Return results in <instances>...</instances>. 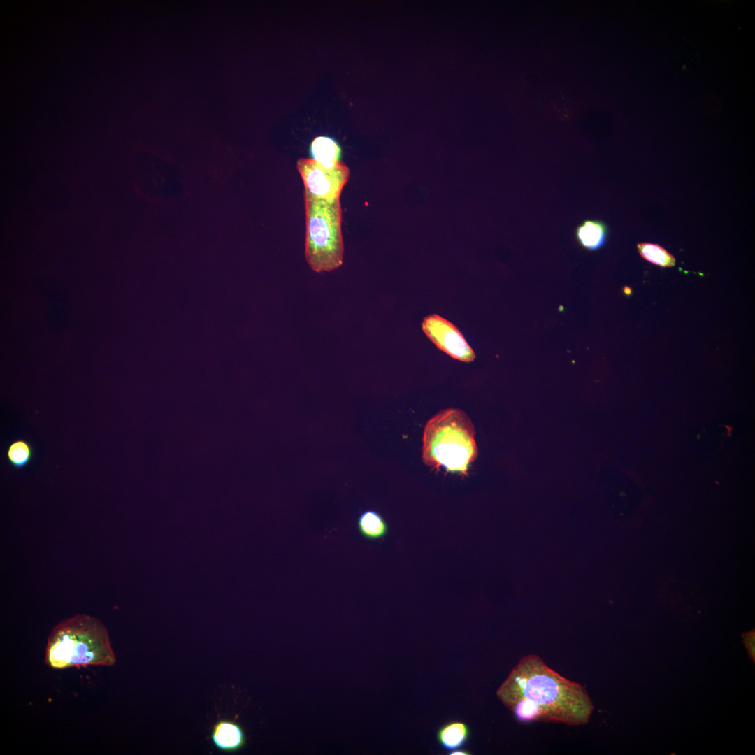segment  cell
Returning a JSON list of instances; mask_svg holds the SVG:
<instances>
[{
  "label": "cell",
  "mask_w": 755,
  "mask_h": 755,
  "mask_svg": "<svg viewBox=\"0 0 755 755\" xmlns=\"http://www.w3.org/2000/svg\"><path fill=\"white\" fill-rule=\"evenodd\" d=\"M508 707L525 699L538 707L545 722L587 724L594 706L587 690L549 668L538 655L523 656L496 691Z\"/></svg>",
  "instance_id": "6da1fadb"
},
{
  "label": "cell",
  "mask_w": 755,
  "mask_h": 755,
  "mask_svg": "<svg viewBox=\"0 0 755 755\" xmlns=\"http://www.w3.org/2000/svg\"><path fill=\"white\" fill-rule=\"evenodd\" d=\"M45 662L52 669H66L111 666L116 659L104 624L96 617L79 614L53 627L48 638Z\"/></svg>",
  "instance_id": "7a4b0ae2"
},
{
  "label": "cell",
  "mask_w": 755,
  "mask_h": 755,
  "mask_svg": "<svg viewBox=\"0 0 755 755\" xmlns=\"http://www.w3.org/2000/svg\"><path fill=\"white\" fill-rule=\"evenodd\" d=\"M474 426L462 410L449 408L439 411L424 426L422 438L424 463L431 469L468 475L477 456Z\"/></svg>",
  "instance_id": "3957f363"
},
{
  "label": "cell",
  "mask_w": 755,
  "mask_h": 755,
  "mask_svg": "<svg viewBox=\"0 0 755 755\" xmlns=\"http://www.w3.org/2000/svg\"><path fill=\"white\" fill-rule=\"evenodd\" d=\"M307 263L317 273L331 271L343 264L342 210L340 199L327 201L304 192Z\"/></svg>",
  "instance_id": "277c9868"
},
{
  "label": "cell",
  "mask_w": 755,
  "mask_h": 755,
  "mask_svg": "<svg viewBox=\"0 0 755 755\" xmlns=\"http://www.w3.org/2000/svg\"><path fill=\"white\" fill-rule=\"evenodd\" d=\"M296 168L303 182L304 192L327 201L340 199L350 178L349 168L342 161L333 168H326L312 159L301 158L297 161Z\"/></svg>",
  "instance_id": "5b68a950"
},
{
  "label": "cell",
  "mask_w": 755,
  "mask_h": 755,
  "mask_svg": "<svg viewBox=\"0 0 755 755\" xmlns=\"http://www.w3.org/2000/svg\"><path fill=\"white\" fill-rule=\"evenodd\" d=\"M422 328L427 337L443 352L452 358L470 362L475 354L458 328L436 314L425 317Z\"/></svg>",
  "instance_id": "8992f818"
},
{
  "label": "cell",
  "mask_w": 755,
  "mask_h": 755,
  "mask_svg": "<svg viewBox=\"0 0 755 755\" xmlns=\"http://www.w3.org/2000/svg\"><path fill=\"white\" fill-rule=\"evenodd\" d=\"M210 740L215 747L226 753H234L243 749L247 736L242 726L231 719H219L212 726Z\"/></svg>",
  "instance_id": "52a82bcc"
},
{
  "label": "cell",
  "mask_w": 755,
  "mask_h": 755,
  "mask_svg": "<svg viewBox=\"0 0 755 755\" xmlns=\"http://www.w3.org/2000/svg\"><path fill=\"white\" fill-rule=\"evenodd\" d=\"M607 226L602 221L587 220L577 226L575 236L578 243L588 250H596L605 243Z\"/></svg>",
  "instance_id": "ba28073f"
},
{
  "label": "cell",
  "mask_w": 755,
  "mask_h": 755,
  "mask_svg": "<svg viewBox=\"0 0 755 755\" xmlns=\"http://www.w3.org/2000/svg\"><path fill=\"white\" fill-rule=\"evenodd\" d=\"M470 735L468 726L459 721L449 722L443 726L437 733V740L447 751L459 749L467 742Z\"/></svg>",
  "instance_id": "9c48e42d"
},
{
  "label": "cell",
  "mask_w": 755,
  "mask_h": 755,
  "mask_svg": "<svg viewBox=\"0 0 755 755\" xmlns=\"http://www.w3.org/2000/svg\"><path fill=\"white\" fill-rule=\"evenodd\" d=\"M310 152L312 159L326 168H333L340 162V148L331 138L316 137L312 142Z\"/></svg>",
  "instance_id": "30bf717a"
},
{
  "label": "cell",
  "mask_w": 755,
  "mask_h": 755,
  "mask_svg": "<svg viewBox=\"0 0 755 755\" xmlns=\"http://www.w3.org/2000/svg\"><path fill=\"white\" fill-rule=\"evenodd\" d=\"M357 527L363 537L371 540L381 539L388 532V526L384 518L378 512L371 510L359 516Z\"/></svg>",
  "instance_id": "8fae6325"
},
{
  "label": "cell",
  "mask_w": 755,
  "mask_h": 755,
  "mask_svg": "<svg viewBox=\"0 0 755 755\" xmlns=\"http://www.w3.org/2000/svg\"><path fill=\"white\" fill-rule=\"evenodd\" d=\"M33 456L34 449L31 445L24 439L13 441L7 448V459L15 468H24L31 462Z\"/></svg>",
  "instance_id": "7c38bea8"
},
{
  "label": "cell",
  "mask_w": 755,
  "mask_h": 755,
  "mask_svg": "<svg viewBox=\"0 0 755 755\" xmlns=\"http://www.w3.org/2000/svg\"><path fill=\"white\" fill-rule=\"evenodd\" d=\"M637 247L640 256L653 264L661 267H672L675 264V257L657 244L641 243Z\"/></svg>",
  "instance_id": "4fadbf2b"
},
{
  "label": "cell",
  "mask_w": 755,
  "mask_h": 755,
  "mask_svg": "<svg viewBox=\"0 0 755 755\" xmlns=\"http://www.w3.org/2000/svg\"><path fill=\"white\" fill-rule=\"evenodd\" d=\"M742 641L748 652L750 659L755 663V631L751 630L748 633L742 635Z\"/></svg>",
  "instance_id": "5bb4252c"
},
{
  "label": "cell",
  "mask_w": 755,
  "mask_h": 755,
  "mask_svg": "<svg viewBox=\"0 0 755 755\" xmlns=\"http://www.w3.org/2000/svg\"><path fill=\"white\" fill-rule=\"evenodd\" d=\"M470 754V753L467 750L458 749H455V750H453L450 753H449V754H451V755H454V754H463V755L464 754V755H466V754Z\"/></svg>",
  "instance_id": "9a60e30c"
},
{
  "label": "cell",
  "mask_w": 755,
  "mask_h": 755,
  "mask_svg": "<svg viewBox=\"0 0 755 755\" xmlns=\"http://www.w3.org/2000/svg\"><path fill=\"white\" fill-rule=\"evenodd\" d=\"M624 293H625V294H626V295H631V292H632V291H631V288H630L629 287H627V286H626V287H624Z\"/></svg>",
  "instance_id": "2e32d148"
}]
</instances>
